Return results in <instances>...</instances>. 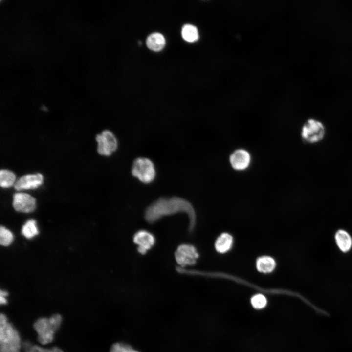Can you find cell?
Listing matches in <instances>:
<instances>
[{
  "instance_id": "obj_3",
  "label": "cell",
  "mask_w": 352,
  "mask_h": 352,
  "mask_svg": "<svg viewBox=\"0 0 352 352\" xmlns=\"http://www.w3.org/2000/svg\"><path fill=\"white\" fill-rule=\"evenodd\" d=\"M62 321L59 314H55L49 318H41L34 324L33 327L38 334V340L42 344L52 342L55 333L59 329Z\"/></svg>"
},
{
  "instance_id": "obj_9",
  "label": "cell",
  "mask_w": 352,
  "mask_h": 352,
  "mask_svg": "<svg viewBox=\"0 0 352 352\" xmlns=\"http://www.w3.org/2000/svg\"><path fill=\"white\" fill-rule=\"evenodd\" d=\"M12 205L17 211L29 213L36 208V199L28 194L18 192L13 195Z\"/></svg>"
},
{
  "instance_id": "obj_11",
  "label": "cell",
  "mask_w": 352,
  "mask_h": 352,
  "mask_svg": "<svg viewBox=\"0 0 352 352\" xmlns=\"http://www.w3.org/2000/svg\"><path fill=\"white\" fill-rule=\"evenodd\" d=\"M334 241L336 247L343 253H347L352 249V236L344 229L335 231Z\"/></svg>"
},
{
  "instance_id": "obj_19",
  "label": "cell",
  "mask_w": 352,
  "mask_h": 352,
  "mask_svg": "<svg viewBox=\"0 0 352 352\" xmlns=\"http://www.w3.org/2000/svg\"><path fill=\"white\" fill-rule=\"evenodd\" d=\"M13 240V235L11 232L3 226L0 229V243L1 245L8 246L10 245Z\"/></svg>"
},
{
  "instance_id": "obj_6",
  "label": "cell",
  "mask_w": 352,
  "mask_h": 352,
  "mask_svg": "<svg viewBox=\"0 0 352 352\" xmlns=\"http://www.w3.org/2000/svg\"><path fill=\"white\" fill-rule=\"evenodd\" d=\"M95 139L97 142V152L101 155L109 156L117 149V138L109 130H105L97 134Z\"/></svg>"
},
{
  "instance_id": "obj_22",
  "label": "cell",
  "mask_w": 352,
  "mask_h": 352,
  "mask_svg": "<svg viewBox=\"0 0 352 352\" xmlns=\"http://www.w3.org/2000/svg\"><path fill=\"white\" fill-rule=\"evenodd\" d=\"M27 352H64V351L58 347H53L51 349H45L40 346L34 345L32 346Z\"/></svg>"
},
{
  "instance_id": "obj_23",
  "label": "cell",
  "mask_w": 352,
  "mask_h": 352,
  "mask_svg": "<svg viewBox=\"0 0 352 352\" xmlns=\"http://www.w3.org/2000/svg\"><path fill=\"white\" fill-rule=\"evenodd\" d=\"M0 303L1 305L5 304L7 303V300L5 297L8 295V292L5 291L0 290Z\"/></svg>"
},
{
  "instance_id": "obj_17",
  "label": "cell",
  "mask_w": 352,
  "mask_h": 352,
  "mask_svg": "<svg viewBox=\"0 0 352 352\" xmlns=\"http://www.w3.org/2000/svg\"><path fill=\"white\" fill-rule=\"evenodd\" d=\"M16 182L15 175L11 171L1 169L0 171V185L3 188H8L14 185Z\"/></svg>"
},
{
  "instance_id": "obj_21",
  "label": "cell",
  "mask_w": 352,
  "mask_h": 352,
  "mask_svg": "<svg viewBox=\"0 0 352 352\" xmlns=\"http://www.w3.org/2000/svg\"><path fill=\"white\" fill-rule=\"evenodd\" d=\"M110 352H139L130 345L123 343H116L112 345Z\"/></svg>"
},
{
  "instance_id": "obj_5",
  "label": "cell",
  "mask_w": 352,
  "mask_h": 352,
  "mask_svg": "<svg viewBox=\"0 0 352 352\" xmlns=\"http://www.w3.org/2000/svg\"><path fill=\"white\" fill-rule=\"evenodd\" d=\"M325 133V127L321 122L314 119H309L302 127L301 136L305 142L312 144L322 140Z\"/></svg>"
},
{
  "instance_id": "obj_18",
  "label": "cell",
  "mask_w": 352,
  "mask_h": 352,
  "mask_svg": "<svg viewBox=\"0 0 352 352\" xmlns=\"http://www.w3.org/2000/svg\"><path fill=\"white\" fill-rule=\"evenodd\" d=\"M34 220H28L22 226V233L26 238L30 239L38 234L39 232Z\"/></svg>"
},
{
  "instance_id": "obj_1",
  "label": "cell",
  "mask_w": 352,
  "mask_h": 352,
  "mask_svg": "<svg viewBox=\"0 0 352 352\" xmlns=\"http://www.w3.org/2000/svg\"><path fill=\"white\" fill-rule=\"evenodd\" d=\"M178 213H185L189 218V229L192 231L196 224V213L191 203L179 197L160 198L151 203L145 210L144 218L150 223L158 221L163 217Z\"/></svg>"
},
{
  "instance_id": "obj_2",
  "label": "cell",
  "mask_w": 352,
  "mask_h": 352,
  "mask_svg": "<svg viewBox=\"0 0 352 352\" xmlns=\"http://www.w3.org/2000/svg\"><path fill=\"white\" fill-rule=\"evenodd\" d=\"M21 339L19 332L6 316H0V352H20Z\"/></svg>"
},
{
  "instance_id": "obj_7",
  "label": "cell",
  "mask_w": 352,
  "mask_h": 352,
  "mask_svg": "<svg viewBox=\"0 0 352 352\" xmlns=\"http://www.w3.org/2000/svg\"><path fill=\"white\" fill-rule=\"evenodd\" d=\"M199 257L196 248L188 243L179 245L175 253V258L179 267L185 268L187 266L195 264Z\"/></svg>"
},
{
  "instance_id": "obj_14",
  "label": "cell",
  "mask_w": 352,
  "mask_h": 352,
  "mask_svg": "<svg viewBox=\"0 0 352 352\" xmlns=\"http://www.w3.org/2000/svg\"><path fill=\"white\" fill-rule=\"evenodd\" d=\"M165 43L163 35L158 32L150 34L146 40V45L148 48L156 52L161 51L164 47Z\"/></svg>"
},
{
  "instance_id": "obj_4",
  "label": "cell",
  "mask_w": 352,
  "mask_h": 352,
  "mask_svg": "<svg viewBox=\"0 0 352 352\" xmlns=\"http://www.w3.org/2000/svg\"><path fill=\"white\" fill-rule=\"evenodd\" d=\"M132 175L140 182L149 184L156 176V170L153 161L147 157H139L134 160L131 169Z\"/></svg>"
},
{
  "instance_id": "obj_15",
  "label": "cell",
  "mask_w": 352,
  "mask_h": 352,
  "mask_svg": "<svg viewBox=\"0 0 352 352\" xmlns=\"http://www.w3.org/2000/svg\"><path fill=\"white\" fill-rule=\"evenodd\" d=\"M275 267L274 259L269 256H261L256 261V268L261 273H270L274 270Z\"/></svg>"
},
{
  "instance_id": "obj_10",
  "label": "cell",
  "mask_w": 352,
  "mask_h": 352,
  "mask_svg": "<svg viewBox=\"0 0 352 352\" xmlns=\"http://www.w3.org/2000/svg\"><path fill=\"white\" fill-rule=\"evenodd\" d=\"M43 183V176L39 173L22 176L16 181L14 187L20 191L24 189H35Z\"/></svg>"
},
{
  "instance_id": "obj_8",
  "label": "cell",
  "mask_w": 352,
  "mask_h": 352,
  "mask_svg": "<svg viewBox=\"0 0 352 352\" xmlns=\"http://www.w3.org/2000/svg\"><path fill=\"white\" fill-rule=\"evenodd\" d=\"M133 242L137 246L138 252L141 255H144L154 246L156 239L151 232L141 229L134 234Z\"/></svg>"
},
{
  "instance_id": "obj_16",
  "label": "cell",
  "mask_w": 352,
  "mask_h": 352,
  "mask_svg": "<svg viewBox=\"0 0 352 352\" xmlns=\"http://www.w3.org/2000/svg\"><path fill=\"white\" fill-rule=\"evenodd\" d=\"M183 39L188 42H194L198 39V32L197 28L194 25L187 24L184 25L181 30Z\"/></svg>"
},
{
  "instance_id": "obj_12",
  "label": "cell",
  "mask_w": 352,
  "mask_h": 352,
  "mask_svg": "<svg viewBox=\"0 0 352 352\" xmlns=\"http://www.w3.org/2000/svg\"><path fill=\"white\" fill-rule=\"evenodd\" d=\"M230 161L234 169L238 170H243L246 168L250 163V154L244 150H237L231 155Z\"/></svg>"
},
{
  "instance_id": "obj_13",
  "label": "cell",
  "mask_w": 352,
  "mask_h": 352,
  "mask_svg": "<svg viewBox=\"0 0 352 352\" xmlns=\"http://www.w3.org/2000/svg\"><path fill=\"white\" fill-rule=\"evenodd\" d=\"M233 242V237L230 234L223 233L218 237L215 242V249L220 253H225L231 248Z\"/></svg>"
},
{
  "instance_id": "obj_20",
  "label": "cell",
  "mask_w": 352,
  "mask_h": 352,
  "mask_svg": "<svg viewBox=\"0 0 352 352\" xmlns=\"http://www.w3.org/2000/svg\"><path fill=\"white\" fill-rule=\"evenodd\" d=\"M251 302L253 307L256 309L264 308L267 303L265 296L261 294L253 296L251 298Z\"/></svg>"
}]
</instances>
